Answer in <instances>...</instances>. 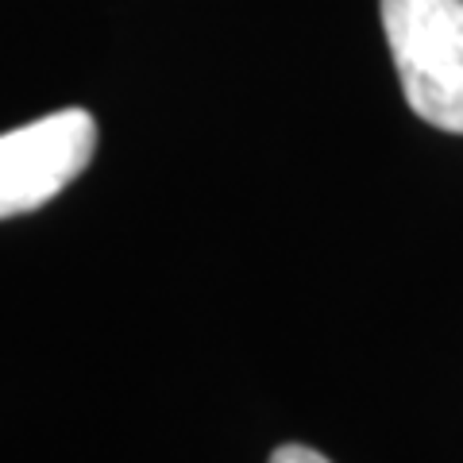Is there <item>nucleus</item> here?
Here are the masks:
<instances>
[{"label": "nucleus", "instance_id": "7ed1b4c3", "mask_svg": "<svg viewBox=\"0 0 463 463\" xmlns=\"http://www.w3.org/2000/svg\"><path fill=\"white\" fill-rule=\"evenodd\" d=\"M270 463H328L321 452H313L306 444H282L279 452L270 456Z\"/></svg>", "mask_w": 463, "mask_h": 463}, {"label": "nucleus", "instance_id": "f257e3e1", "mask_svg": "<svg viewBox=\"0 0 463 463\" xmlns=\"http://www.w3.org/2000/svg\"><path fill=\"white\" fill-rule=\"evenodd\" d=\"M379 12L410 109L463 136V0H379Z\"/></svg>", "mask_w": 463, "mask_h": 463}, {"label": "nucleus", "instance_id": "f03ea898", "mask_svg": "<svg viewBox=\"0 0 463 463\" xmlns=\"http://www.w3.org/2000/svg\"><path fill=\"white\" fill-rule=\"evenodd\" d=\"M97 151V124L85 109L51 112L0 136V221L35 213L81 178Z\"/></svg>", "mask_w": 463, "mask_h": 463}]
</instances>
